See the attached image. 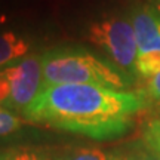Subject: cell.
Segmentation results:
<instances>
[{"label":"cell","mask_w":160,"mask_h":160,"mask_svg":"<svg viewBox=\"0 0 160 160\" xmlns=\"http://www.w3.org/2000/svg\"><path fill=\"white\" fill-rule=\"evenodd\" d=\"M131 21L138 46L135 71L150 80L160 71V11L153 5L137 6Z\"/></svg>","instance_id":"obj_5"},{"label":"cell","mask_w":160,"mask_h":160,"mask_svg":"<svg viewBox=\"0 0 160 160\" xmlns=\"http://www.w3.org/2000/svg\"><path fill=\"white\" fill-rule=\"evenodd\" d=\"M21 126V120L15 114H12L9 110L0 107V137L12 133Z\"/></svg>","instance_id":"obj_9"},{"label":"cell","mask_w":160,"mask_h":160,"mask_svg":"<svg viewBox=\"0 0 160 160\" xmlns=\"http://www.w3.org/2000/svg\"><path fill=\"white\" fill-rule=\"evenodd\" d=\"M88 37L123 70H135L138 57L135 28L126 17H108L91 25Z\"/></svg>","instance_id":"obj_4"},{"label":"cell","mask_w":160,"mask_h":160,"mask_svg":"<svg viewBox=\"0 0 160 160\" xmlns=\"http://www.w3.org/2000/svg\"><path fill=\"white\" fill-rule=\"evenodd\" d=\"M153 6H156V8L160 11V0H153Z\"/></svg>","instance_id":"obj_13"},{"label":"cell","mask_w":160,"mask_h":160,"mask_svg":"<svg viewBox=\"0 0 160 160\" xmlns=\"http://www.w3.org/2000/svg\"><path fill=\"white\" fill-rule=\"evenodd\" d=\"M0 160H12L11 156H0Z\"/></svg>","instance_id":"obj_14"},{"label":"cell","mask_w":160,"mask_h":160,"mask_svg":"<svg viewBox=\"0 0 160 160\" xmlns=\"http://www.w3.org/2000/svg\"><path fill=\"white\" fill-rule=\"evenodd\" d=\"M145 144L160 153V120L151 122L145 131Z\"/></svg>","instance_id":"obj_10"},{"label":"cell","mask_w":160,"mask_h":160,"mask_svg":"<svg viewBox=\"0 0 160 160\" xmlns=\"http://www.w3.org/2000/svg\"><path fill=\"white\" fill-rule=\"evenodd\" d=\"M148 95L150 98L156 101V102L160 105V71L154 77H151L148 82Z\"/></svg>","instance_id":"obj_11"},{"label":"cell","mask_w":160,"mask_h":160,"mask_svg":"<svg viewBox=\"0 0 160 160\" xmlns=\"http://www.w3.org/2000/svg\"><path fill=\"white\" fill-rule=\"evenodd\" d=\"M57 160H111V156L98 148H79L61 156Z\"/></svg>","instance_id":"obj_8"},{"label":"cell","mask_w":160,"mask_h":160,"mask_svg":"<svg viewBox=\"0 0 160 160\" xmlns=\"http://www.w3.org/2000/svg\"><path fill=\"white\" fill-rule=\"evenodd\" d=\"M55 85H98L111 89L126 86L123 74L79 48H53L43 53V88Z\"/></svg>","instance_id":"obj_2"},{"label":"cell","mask_w":160,"mask_h":160,"mask_svg":"<svg viewBox=\"0 0 160 160\" xmlns=\"http://www.w3.org/2000/svg\"><path fill=\"white\" fill-rule=\"evenodd\" d=\"M111 160H160V153L153 150L148 144L133 147L125 154L111 156Z\"/></svg>","instance_id":"obj_7"},{"label":"cell","mask_w":160,"mask_h":160,"mask_svg":"<svg viewBox=\"0 0 160 160\" xmlns=\"http://www.w3.org/2000/svg\"><path fill=\"white\" fill-rule=\"evenodd\" d=\"M145 99L133 92L98 85H55L43 88L22 114L61 131L93 139H114L132 125Z\"/></svg>","instance_id":"obj_1"},{"label":"cell","mask_w":160,"mask_h":160,"mask_svg":"<svg viewBox=\"0 0 160 160\" xmlns=\"http://www.w3.org/2000/svg\"><path fill=\"white\" fill-rule=\"evenodd\" d=\"M43 89V55L31 53L0 70V107L25 111Z\"/></svg>","instance_id":"obj_3"},{"label":"cell","mask_w":160,"mask_h":160,"mask_svg":"<svg viewBox=\"0 0 160 160\" xmlns=\"http://www.w3.org/2000/svg\"><path fill=\"white\" fill-rule=\"evenodd\" d=\"M12 160H49L43 157L42 154L36 153V151H18L15 154H11Z\"/></svg>","instance_id":"obj_12"},{"label":"cell","mask_w":160,"mask_h":160,"mask_svg":"<svg viewBox=\"0 0 160 160\" xmlns=\"http://www.w3.org/2000/svg\"><path fill=\"white\" fill-rule=\"evenodd\" d=\"M28 43L13 31H0V67H9L28 51Z\"/></svg>","instance_id":"obj_6"}]
</instances>
